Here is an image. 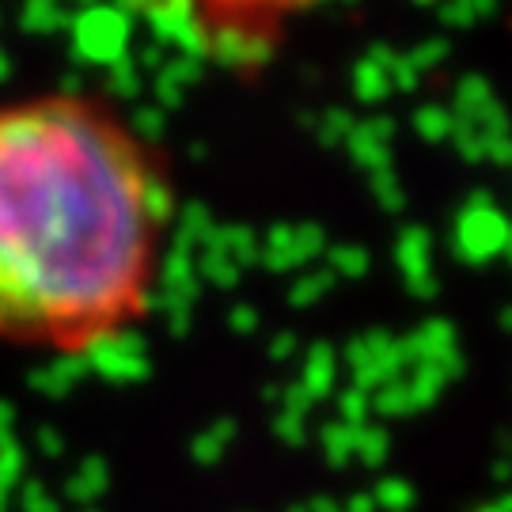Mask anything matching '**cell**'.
<instances>
[{"mask_svg": "<svg viewBox=\"0 0 512 512\" xmlns=\"http://www.w3.org/2000/svg\"><path fill=\"white\" fill-rule=\"evenodd\" d=\"M167 224L160 160L114 107L0 103V349L88 357L141 327Z\"/></svg>", "mask_w": 512, "mask_h": 512, "instance_id": "1", "label": "cell"}]
</instances>
